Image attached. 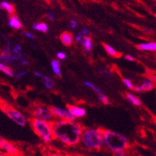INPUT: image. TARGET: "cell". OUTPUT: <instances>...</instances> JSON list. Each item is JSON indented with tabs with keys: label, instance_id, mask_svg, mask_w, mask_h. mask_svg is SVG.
Returning a JSON list of instances; mask_svg holds the SVG:
<instances>
[{
	"label": "cell",
	"instance_id": "44dd1931",
	"mask_svg": "<svg viewBox=\"0 0 156 156\" xmlns=\"http://www.w3.org/2000/svg\"><path fill=\"white\" fill-rule=\"evenodd\" d=\"M84 85H85V87H89V88H90V89L93 90L94 91V92H96L97 94H104L103 91L101 90V89H99V88H98V87H97L96 85H94L93 83H90V82H85V83H84Z\"/></svg>",
	"mask_w": 156,
	"mask_h": 156
},
{
	"label": "cell",
	"instance_id": "7c38bea8",
	"mask_svg": "<svg viewBox=\"0 0 156 156\" xmlns=\"http://www.w3.org/2000/svg\"><path fill=\"white\" fill-rule=\"evenodd\" d=\"M137 48L141 51H155L156 43L155 42H147V43L139 44L137 45Z\"/></svg>",
	"mask_w": 156,
	"mask_h": 156
},
{
	"label": "cell",
	"instance_id": "3957f363",
	"mask_svg": "<svg viewBox=\"0 0 156 156\" xmlns=\"http://www.w3.org/2000/svg\"><path fill=\"white\" fill-rule=\"evenodd\" d=\"M104 146L115 152L118 151H126L128 148L129 142L127 139L120 133L111 130H105Z\"/></svg>",
	"mask_w": 156,
	"mask_h": 156
},
{
	"label": "cell",
	"instance_id": "83f0119b",
	"mask_svg": "<svg viewBox=\"0 0 156 156\" xmlns=\"http://www.w3.org/2000/svg\"><path fill=\"white\" fill-rule=\"evenodd\" d=\"M46 156H70L68 155V154H62V153L60 152H50L46 154Z\"/></svg>",
	"mask_w": 156,
	"mask_h": 156
},
{
	"label": "cell",
	"instance_id": "52a82bcc",
	"mask_svg": "<svg viewBox=\"0 0 156 156\" xmlns=\"http://www.w3.org/2000/svg\"><path fill=\"white\" fill-rule=\"evenodd\" d=\"M49 109L53 114V116L56 118L61 120V121H75L76 117H74L69 110L65 108H60L56 106H50Z\"/></svg>",
	"mask_w": 156,
	"mask_h": 156
},
{
	"label": "cell",
	"instance_id": "ffe728a7",
	"mask_svg": "<svg viewBox=\"0 0 156 156\" xmlns=\"http://www.w3.org/2000/svg\"><path fill=\"white\" fill-rule=\"evenodd\" d=\"M104 47H105V49L106 50L108 54L111 55V56H112V57H120L121 55L120 53H119L118 51H116L112 46L108 45V44H104Z\"/></svg>",
	"mask_w": 156,
	"mask_h": 156
},
{
	"label": "cell",
	"instance_id": "8d00e7d4",
	"mask_svg": "<svg viewBox=\"0 0 156 156\" xmlns=\"http://www.w3.org/2000/svg\"><path fill=\"white\" fill-rule=\"evenodd\" d=\"M3 139L2 138V137L0 136V147H1V145H2V142H3Z\"/></svg>",
	"mask_w": 156,
	"mask_h": 156
},
{
	"label": "cell",
	"instance_id": "9a60e30c",
	"mask_svg": "<svg viewBox=\"0 0 156 156\" xmlns=\"http://www.w3.org/2000/svg\"><path fill=\"white\" fill-rule=\"evenodd\" d=\"M81 44L83 46L84 50H85V52L88 53L89 51L93 49V41L90 37H85L83 39V41H81Z\"/></svg>",
	"mask_w": 156,
	"mask_h": 156
},
{
	"label": "cell",
	"instance_id": "5b68a950",
	"mask_svg": "<svg viewBox=\"0 0 156 156\" xmlns=\"http://www.w3.org/2000/svg\"><path fill=\"white\" fill-rule=\"evenodd\" d=\"M0 108L2 112L15 124L22 127L26 125V123H27L26 117L14 107L8 105L5 102H0Z\"/></svg>",
	"mask_w": 156,
	"mask_h": 156
},
{
	"label": "cell",
	"instance_id": "d6a6232c",
	"mask_svg": "<svg viewBox=\"0 0 156 156\" xmlns=\"http://www.w3.org/2000/svg\"><path fill=\"white\" fill-rule=\"evenodd\" d=\"M81 33L82 34V35L84 36V37H89V32L87 29H83V30L81 31Z\"/></svg>",
	"mask_w": 156,
	"mask_h": 156
},
{
	"label": "cell",
	"instance_id": "cb8c5ba5",
	"mask_svg": "<svg viewBox=\"0 0 156 156\" xmlns=\"http://www.w3.org/2000/svg\"><path fill=\"white\" fill-rule=\"evenodd\" d=\"M21 53H22V47H21V45L18 44H16L15 45H14V47L13 48V49H12V54H14V55H16L18 56Z\"/></svg>",
	"mask_w": 156,
	"mask_h": 156
},
{
	"label": "cell",
	"instance_id": "e0dca14e",
	"mask_svg": "<svg viewBox=\"0 0 156 156\" xmlns=\"http://www.w3.org/2000/svg\"><path fill=\"white\" fill-rule=\"evenodd\" d=\"M51 67L53 70V73L55 74L57 76L61 77V63L58 59H53L51 61Z\"/></svg>",
	"mask_w": 156,
	"mask_h": 156
},
{
	"label": "cell",
	"instance_id": "2e32d148",
	"mask_svg": "<svg viewBox=\"0 0 156 156\" xmlns=\"http://www.w3.org/2000/svg\"><path fill=\"white\" fill-rule=\"evenodd\" d=\"M126 98L127 99V101L131 102L132 105H135V106H140L142 105V101L137 96L132 94L131 93H126Z\"/></svg>",
	"mask_w": 156,
	"mask_h": 156
},
{
	"label": "cell",
	"instance_id": "8fae6325",
	"mask_svg": "<svg viewBox=\"0 0 156 156\" xmlns=\"http://www.w3.org/2000/svg\"><path fill=\"white\" fill-rule=\"evenodd\" d=\"M61 43L65 46H71L73 43V37L69 32H64L60 36Z\"/></svg>",
	"mask_w": 156,
	"mask_h": 156
},
{
	"label": "cell",
	"instance_id": "277c9868",
	"mask_svg": "<svg viewBox=\"0 0 156 156\" xmlns=\"http://www.w3.org/2000/svg\"><path fill=\"white\" fill-rule=\"evenodd\" d=\"M34 133L45 144H50L54 140L52 132L51 122L32 117L29 120Z\"/></svg>",
	"mask_w": 156,
	"mask_h": 156
},
{
	"label": "cell",
	"instance_id": "4dcf8cb0",
	"mask_svg": "<svg viewBox=\"0 0 156 156\" xmlns=\"http://www.w3.org/2000/svg\"><path fill=\"white\" fill-rule=\"evenodd\" d=\"M57 56L59 59H65V58H66V55H65V53L63 52V51H60V52H58V53L57 54Z\"/></svg>",
	"mask_w": 156,
	"mask_h": 156
},
{
	"label": "cell",
	"instance_id": "484cf974",
	"mask_svg": "<svg viewBox=\"0 0 156 156\" xmlns=\"http://www.w3.org/2000/svg\"><path fill=\"white\" fill-rule=\"evenodd\" d=\"M113 156H129L126 151H118L113 152Z\"/></svg>",
	"mask_w": 156,
	"mask_h": 156
},
{
	"label": "cell",
	"instance_id": "7a4b0ae2",
	"mask_svg": "<svg viewBox=\"0 0 156 156\" xmlns=\"http://www.w3.org/2000/svg\"><path fill=\"white\" fill-rule=\"evenodd\" d=\"M105 129H84L81 143L85 148L90 151H99L104 147Z\"/></svg>",
	"mask_w": 156,
	"mask_h": 156
},
{
	"label": "cell",
	"instance_id": "30bf717a",
	"mask_svg": "<svg viewBox=\"0 0 156 156\" xmlns=\"http://www.w3.org/2000/svg\"><path fill=\"white\" fill-rule=\"evenodd\" d=\"M67 109L69 112L73 115V117L77 118V117H83L86 115V110L84 108L77 106V105H68Z\"/></svg>",
	"mask_w": 156,
	"mask_h": 156
},
{
	"label": "cell",
	"instance_id": "d590c367",
	"mask_svg": "<svg viewBox=\"0 0 156 156\" xmlns=\"http://www.w3.org/2000/svg\"><path fill=\"white\" fill-rule=\"evenodd\" d=\"M0 156H9L8 154H6V153L2 152V151H0Z\"/></svg>",
	"mask_w": 156,
	"mask_h": 156
},
{
	"label": "cell",
	"instance_id": "9c48e42d",
	"mask_svg": "<svg viewBox=\"0 0 156 156\" xmlns=\"http://www.w3.org/2000/svg\"><path fill=\"white\" fill-rule=\"evenodd\" d=\"M154 88V84L149 79H144L143 80L142 83L134 87V90L136 92H146V91L152 90Z\"/></svg>",
	"mask_w": 156,
	"mask_h": 156
},
{
	"label": "cell",
	"instance_id": "5bb4252c",
	"mask_svg": "<svg viewBox=\"0 0 156 156\" xmlns=\"http://www.w3.org/2000/svg\"><path fill=\"white\" fill-rule=\"evenodd\" d=\"M0 9L6 10L8 14H10V15H13L14 13V6L12 4H10V2H6V1H2V2H0Z\"/></svg>",
	"mask_w": 156,
	"mask_h": 156
},
{
	"label": "cell",
	"instance_id": "836d02e7",
	"mask_svg": "<svg viewBox=\"0 0 156 156\" xmlns=\"http://www.w3.org/2000/svg\"><path fill=\"white\" fill-rule=\"evenodd\" d=\"M46 16H47V18H49L50 20H51V21H54V20H55V15H54V14H53V13H52V12L47 13Z\"/></svg>",
	"mask_w": 156,
	"mask_h": 156
},
{
	"label": "cell",
	"instance_id": "d4e9b609",
	"mask_svg": "<svg viewBox=\"0 0 156 156\" xmlns=\"http://www.w3.org/2000/svg\"><path fill=\"white\" fill-rule=\"evenodd\" d=\"M123 82H124V85L126 86L128 89H131V90H134V87L135 86L133 85L132 82L131 81L130 79H127V78H125V79H123Z\"/></svg>",
	"mask_w": 156,
	"mask_h": 156
},
{
	"label": "cell",
	"instance_id": "ac0fdd59",
	"mask_svg": "<svg viewBox=\"0 0 156 156\" xmlns=\"http://www.w3.org/2000/svg\"><path fill=\"white\" fill-rule=\"evenodd\" d=\"M0 71H2V72H3L4 74H6V75L10 76V77H14V75H15L13 70L9 66L2 63H0Z\"/></svg>",
	"mask_w": 156,
	"mask_h": 156
},
{
	"label": "cell",
	"instance_id": "f1b7e54d",
	"mask_svg": "<svg viewBox=\"0 0 156 156\" xmlns=\"http://www.w3.org/2000/svg\"><path fill=\"white\" fill-rule=\"evenodd\" d=\"M26 74H27V71H19V72H18V74H17L16 75H14V76H15L16 79H21V78L23 77V76H25Z\"/></svg>",
	"mask_w": 156,
	"mask_h": 156
},
{
	"label": "cell",
	"instance_id": "603a6c76",
	"mask_svg": "<svg viewBox=\"0 0 156 156\" xmlns=\"http://www.w3.org/2000/svg\"><path fill=\"white\" fill-rule=\"evenodd\" d=\"M98 99L101 102L103 103L104 105H109L110 101H109L108 98L107 97L105 94H98Z\"/></svg>",
	"mask_w": 156,
	"mask_h": 156
},
{
	"label": "cell",
	"instance_id": "6da1fadb",
	"mask_svg": "<svg viewBox=\"0 0 156 156\" xmlns=\"http://www.w3.org/2000/svg\"><path fill=\"white\" fill-rule=\"evenodd\" d=\"M53 139L68 147H73L81 143L84 128L73 121L54 120L51 121Z\"/></svg>",
	"mask_w": 156,
	"mask_h": 156
},
{
	"label": "cell",
	"instance_id": "d6986e66",
	"mask_svg": "<svg viewBox=\"0 0 156 156\" xmlns=\"http://www.w3.org/2000/svg\"><path fill=\"white\" fill-rule=\"evenodd\" d=\"M33 29L34 30L39 31L41 33H46L49 30L47 24L45 22H40V23H35L33 25Z\"/></svg>",
	"mask_w": 156,
	"mask_h": 156
},
{
	"label": "cell",
	"instance_id": "ba28073f",
	"mask_svg": "<svg viewBox=\"0 0 156 156\" xmlns=\"http://www.w3.org/2000/svg\"><path fill=\"white\" fill-rule=\"evenodd\" d=\"M0 151L2 152L6 153L9 156H20V150L14 144L10 143V141L5 140H4L2 142Z\"/></svg>",
	"mask_w": 156,
	"mask_h": 156
},
{
	"label": "cell",
	"instance_id": "7402d4cb",
	"mask_svg": "<svg viewBox=\"0 0 156 156\" xmlns=\"http://www.w3.org/2000/svg\"><path fill=\"white\" fill-rule=\"evenodd\" d=\"M43 84L47 89H53V87H54V85H55V84H54V82H53L50 77L48 78L47 79L43 80Z\"/></svg>",
	"mask_w": 156,
	"mask_h": 156
},
{
	"label": "cell",
	"instance_id": "4fadbf2b",
	"mask_svg": "<svg viewBox=\"0 0 156 156\" xmlns=\"http://www.w3.org/2000/svg\"><path fill=\"white\" fill-rule=\"evenodd\" d=\"M9 26H10L13 29H15V30H21L22 28V25L20 22V20L18 19V18L15 15H11L9 18V22H8Z\"/></svg>",
	"mask_w": 156,
	"mask_h": 156
},
{
	"label": "cell",
	"instance_id": "74e56055",
	"mask_svg": "<svg viewBox=\"0 0 156 156\" xmlns=\"http://www.w3.org/2000/svg\"><path fill=\"white\" fill-rule=\"evenodd\" d=\"M79 156H85V155H79Z\"/></svg>",
	"mask_w": 156,
	"mask_h": 156
},
{
	"label": "cell",
	"instance_id": "8992f818",
	"mask_svg": "<svg viewBox=\"0 0 156 156\" xmlns=\"http://www.w3.org/2000/svg\"><path fill=\"white\" fill-rule=\"evenodd\" d=\"M32 115H33L34 118L39 119L42 121H49V122L54 121V117L50 111L49 108L42 106V105H38V106L34 107L32 110Z\"/></svg>",
	"mask_w": 156,
	"mask_h": 156
},
{
	"label": "cell",
	"instance_id": "f546056e",
	"mask_svg": "<svg viewBox=\"0 0 156 156\" xmlns=\"http://www.w3.org/2000/svg\"><path fill=\"white\" fill-rule=\"evenodd\" d=\"M69 27L71 28V29H76L77 27V22H76L75 20H71L70 22H69Z\"/></svg>",
	"mask_w": 156,
	"mask_h": 156
},
{
	"label": "cell",
	"instance_id": "4316f807",
	"mask_svg": "<svg viewBox=\"0 0 156 156\" xmlns=\"http://www.w3.org/2000/svg\"><path fill=\"white\" fill-rule=\"evenodd\" d=\"M84 38H85V37H84V36L82 35V34H81V32H79V33H78V34L76 36L75 41H76V42H77V43L81 44V41H83Z\"/></svg>",
	"mask_w": 156,
	"mask_h": 156
},
{
	"label": "cell",
	"instance_id": "1f68e13d",
	"mask_svg": "<svg viewBox=\"0 0 156 156\" xmlns=\"http://www.w3.org/2000/svg\"><path fill=\"white\" fill-rule=\"evenodd\" d=\"M23 34L26 37L29 38V39H32V40L34 39V36L32 34H30V33H29V32H24Z\"/></svg>",
	"mask_w": 156,
	"mask_h": 156
},
{
	"label": "cell",
	"instance_id": "e575fe53",
	"mask_svg": "<svg viewBox=\"0 0 156 156\" xmlns=\"http://www.w3.org/2000/svg\"><path fill=\"white\" fill-rule=\"evenodd\" d=\"M124 58H125V59L128 60V61H131V62L135 61V58L133 57V56H131V55H126L124 56Z\"/></svg>",
	"mask_w": 156,
	"mask_h": 156
}]
</instances>
